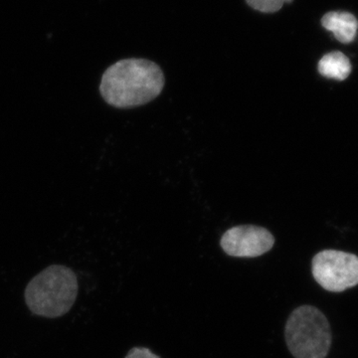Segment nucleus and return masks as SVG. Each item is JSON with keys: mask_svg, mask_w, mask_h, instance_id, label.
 <instances>
[{"mask_svg": "<svg viewBox=\"0 0 358 358\" xmlns=\"http://www.w3.org/2000/svg\"><path fill=\"white\" fill-rule=\"evenodd\" d=\"M166 79L159 66L145 59L117 61L103 72L100 93L106 103L117 109H131L155 100Z\"/></svg>", "mask_w": 358, "mask_h": 358, "instance_id": "1", "label": "nucleus"}, {"mask_svg": "<svg viewBox=\"0 0 358 358\" xmlns=\"http://www.w3.org/2000/svg\"><path fill=\"white\" fill-rule=\"evenodd\" d=\"M78 280L70 268L52 265L28 282L25 301L34 315L55 319L66 315L76 301Z\"/></svg>", "mask_w": 358, "mask_h": 358, "instance_id": "2", "label": "nucleus"}, {"mask_svg": "<svg viewBox=\"0 0 358 358\" xmlns=\"http://www.w3.org/2000/svg\"><path fill=\"white\" fill-rule=\"evenodd\" d=\"M285 336L294 358H326L333 343L326 315L308 305L293 310L287 320Z\"/></svg>", "mask_w": 358, "mask_h": 358, "instance_id": "3", "label": "nucleus"}, {"mask_svg": "<svg viewBox=\"0 0 358 358\" xmlns=\"http://www.w3.org/2000/svg\"><path fill=\"white\" fill-rule=\"evenodd\" d=\"M312 273L322 288L341 293L358 285V257L338 250H324L313 257Z\"/></svg>", "mask_w": 358, "mask_h": 358, "instance_id": "4", "label": "nucleus"}, {"mask_svg": "<svg viewBox=\"0 0 358 358\" xmlns=\"http://www.w3.org/2000/svg\"><path fill=\"white\" fill-rule=\"evenodd\" d=\"M220 244L227 255L255 258L272 250L275 238L266 228L240 225L226 231L221 238Z\"/></svg>", "mask_w": 358, "mask_h": 358, "instance_id": "5", "label": "nucleus"}, {"mask_svg": "<svg viewBox=\"0 0 358 358\" xmlns=\"http://www.w3.org/2000/svg\"><path fill=\"white\" fill-rule=\"evenodd\" d=\"M322 24L334 33L341 43H350L357 35L358 22L352 14L348 13H329L322 17Z\"/></svg>", "mask_w": 358, "mask_h": 358, "instance_id": "6", "label": "nucleus"}, {"mask_svg": "<svg viewBox=\"0 0 358 358\" xmlns=\"http://www.w3.org/2000/svg\"><path fill=\"white\" fill-rule=\"evenodd\" d=\"M317 69L322 76L343 81L350 76L352 64L345 54L331 52L320 59Z\"/></svg>", "mask_w": 358, "mask_h": 358, "instance_id": "7", "label": "nucleus"}, {"mask_svg": "<svg viewBox=\"0 0 358 358\" xmlns=\"http://www.w3.org/2000/svg\"><path fill=\"white\" fill-rule=\"evenodd\" d=\"M250 6L261 13H273L279 11L284 6L285 2H291L292 0H246Z\"/></svg>", "mask_w": 358, "mask_h": 358, "instance_id": "8", "label": "nucleus"}, {"mask_svg": "<svg viewBox=\"0 0 358 358\" xmlns=\"http://www.w3.org/2000/svg\"><path fill=\"white\" fill-rule=\"evenodd\" d=\"M124 358H162L145 348H134Z\"/></svg>", "mask_w": 358, "mask_h": 358, "instance_id": "9", "label": "nucleus"}]
</instances>
